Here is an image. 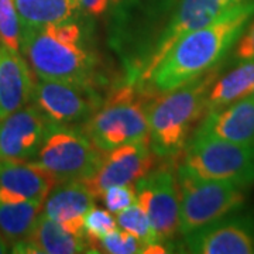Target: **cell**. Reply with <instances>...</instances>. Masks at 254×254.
I'll return each mask as SVG.
<instances>
[{
    "mask_svg": "<svg viewBox=\"0 0 254 254\" xmlns=\"http://www.w3.org/2000/svg\"><path fill=\"white\" fill-rule=\"evenodd\" d=\"M57 180L31 161L0 160V202H44Z\"/></svg>",
    "mask_w": 254,
    "mask_h": 254,
    "instance_id": "obj_14",
    "label": "cell"
},
{
    "mask_svg": "<svg viewBox=\"0 0 254 254\" xmlns=\"http://www.w3.org/2000/svg\"><path fill=\"white\" fill-rule=\"evenodd\" d=\"M192 136H209L230 143L254 145V95L223 109L206 113Z\"/></svg>",
    "mask_w": 254,
    "mask_h": 254,
    "instance_id": "obj_15",
    "label": "cell"
},
{
    "mask_svg": "<svg viewBox=\"0 0 254 254\" xmlns=\"http://www.w3.org/2000/svg\"><path fill=\"white\" fill-rule=\"evenodd\" d=\"M181 154L180 165L195 177L232 182L243 188L254 184V145L192 136Z\"/></svg>",
    "mask_w": 254,
    "mask_h": 254,
    "instance_id": "obj_6",
    "label": "cell"
},
{
    "mask_svg": "<svg viewBox=\"0 0 254 254\" xmlns=\"http://www.w3.org/2000/svg\"><path fill=\"white\" fill-rule=\"evenodd\" d=\"M180 187V233L187 236L200 227L237 212L246 202V188L236 184L203 180L177 167Z\"/></svg>",
    "mask_w": 254,
    "mask_h": 254,
    "instance_id": "obj_5",
    "label": "cell"
},
{
    "mask_svg": "<svg viewBox=\"0 0 254 254\" xmlns=\"http://www.w3.org/2000/svg\"><path fill=\"white\" fill-rule=\"evenodd\" d=\"M120 1H122V0H112V3H115V4H118Z\"/></svg>",
    "mask_w": 254,
    "mask_h": 254,
    "instance_id": "obj_31",
    "label": "cell"
},
{
    "mask_svg": "<svg viewBox=\"0 0 254 254\" xmlns=\"http://www.w3.org/2000/svg\"><path fill=\"white\" fill-rule=\"evenodd\" d=\"M219 72L220 66H215L174 91L151 98L147 110L148 144L157 158L171 160L181 155L206 115V96Z\"/></svg>",
    "mask_w": 254,
    "mask_h": 254,
    "instance_id": "obj_3",
    "label": "cell"
},
{
    "mask_svg": "<svg viewBox=\"0 0 254 254\" xmlns=\"http://www.w3.org/2000/svg\"><path fill=\"white\" fill-rule=\"evenodd\" d=\"M154 158L148 137L127 143L103 153L96 171L79 181L88 187L95 198H100L110 187L134 185L136 181L154 168Z\"/></svg>",
    "mask_w": 254,
    "mask_h": 254,
    "instance_id": "obj_10",
    "label": "cell"
},
{
    "mask_svg": "<svg viewBox=\"0 0 254 254\" xmlns=\"http://www.w3.org/2000/svg\"><path fill=\"white\" fill-rule=\"evenodd\" d=\"M185 237L195 254H254V215L230 213Z\"/></svg>",
    "mask_w": 254,
    "mask_h": 254,
    "instance_id": "obj_12",
    "label": "cell"
},
{
    "mask_svg": "<svg viewBox=\"0 0 254 254\" xmlns=\"http://www.w3.org/2000/svg\"><path fill=\"white\" fill-rule=\"evenodd\" d=\"M13 253L78 254L89 252V245L83 236H76L65 230L60 223L40 212L30 236L14 242Z\"/></svg>",
    "mask_w": 254,
    "mask_h": 254,
    "instance_id": "obj_18",
    "label": "cell"
},
{
    "mask_svg": "<svg viewBox=\"0 0 254 254\" xmlns=\"http://www.w3.org/2000/svg\"><path fill=\"white\" fill-rule=\"evenodd\" d=\"M81 17L21 30V50L36 78L99 88V57Z\"/></svg>",
    "mask_w": 254,
    "mask_h": 254,
    "instance_id": "obj_2",
    "label": "cell"
},
{
    "mask_svg": "<svg viewBox=\"0 0 254 254\" xmlns=\"http://www.w3.org/2000/svg\"><path fill=\"white\" fill-rule=\"evenodd\" d=\"M144 245L123 229H116L106 237H103L98 245L103 253L109 254H136L143 253Z\"/></svg>",
    "mask_w": 254,
    "mask_h": 254,
    "instance_id": "obj_25",
    "label": "cell"
},
{
    "mask_svg": "<svg viewBox=\"0 0 254 254\" xmlns=\"http://www.w3.org/2000/svg\"><path fill=\"white\" fill-rule=\"evenodd\" d=\"M118 227V222L109 210H103L95 206L85 215L83 219V235L91 249H98L100 240Z\"/></svg>",
    "mask_w": 254,
    "mask_h": 254,
    "instance_id": "obj_24",
    "label": "cell"
},
{
    "mask_svg": "<svg viewBox=\"0 0 254 254\" xmlns=\"http://www.w3.org/2000/svg\"><path fill=\"white\" fill-rule=\"evenodd\" d=\"M10 252V246L7 243V240L4 239V236L1 235V232H0V254H4V253H9Z\"/></svg>",
    "mask_w": 254,
    "mask_h": 254,
    "instance_id": "obj_29",
    "label": "cell"
},
{
    "mask_svg": "<svg viewBox=\"0 0 254 254\" xmlns=\"http://www.w3.org/2000/svg\"><path fill=\"white\" fill-rule=\"evenodd\" d=\"M34 73L21 53L0 44V119L30 103Z\"/></svg>",
    "mask_w": 254,
    "mask_h": 254,
    "instance_id": "obj_17",
    "label": "cell"
},
{
    "mask_svg": "<svg viewBox=\"0 0 254 254\" xmlns=\"http://www.w3.org/2000/svg\"><path fill=\"white\" fill-rule=\"evenodd\" d=\"M237 6L240 4L232 3L229 0H175L173 14L167 28L160 37L148 65L136 85H143L148 79L155 66L181 37L216 21L236 9Z\"/></svg>",
    "mask_w": 254,
    "mask_h": 254,
    "instance_id": "obj_11",
    "label": "cell"
},
{
    "mask_svg": "<svg viewBox=\"0 0 254 254\" xmlns=\"http://www.w3.org/2000/svg\"><path fill=\"white\" fill-rule=\"evenodd\" d=\"M136 202L144 209L158 243L170 242L180 232V187L177 168L161 164L134 184Z\"/></svg>",
    "mask_w": 254,
    "mask_h": 254,
    "instance_id": "obj_9",
    "label": "cell"
},
{
    "mask_svg": "<svg viewBox=\"0 0 254 254\" xmlns=\"http://www.w3.org/2000/svg\"><path fill=\"white\" fill-rule=\"evenodd\" d=\"M233 58L236 63L254 61V21L249 23L243 34L239 37L233 50Z\"/></svg>",
    "mask_w": 254,
    "mask_h": 254,
    "instance_id": "obj_27",
    "label": "cell"
},
{
    "mask_svg": "<svg viewBox=\"0 0 254 254\" xmlns=\"http://www.w3.org/2000/svg\"><path fill=\"white\" fill-rule=\"evenodd\" d=\"M102 157L103 153L95 147L82 127L50 125L31 163L51 174L58 184L91 177Z\"/></svg>",
    "mask_w": 254,
    "mask_h": 254,
    "instance_id": "obj_7",
    "label": "cell"
},
{
    "mask_svg": "<svg viewBox=\"0 0 254 254\" xmlns=\"http://www.w3.org/2000/svg\"><path fill=\"white\" fill-rule=\"evenodd\" d=\"M116 215H118L116 216L118 226L128 233H131L143 245L147 246L158 243L155 239L154 229H153L150 219L144 212V209L141 208L137 202L131 203L130 206H127L123 210H120Z\"/></svg>",
    "mask_w": 254,
    "mask_h": 254,
    "instance_id": "obj_22",
    "label": "cell"
},
{
    "mask_svg": "<svg viewBox=\"0 0 254 254\" xmlns=\"http://www.w3.org/2000/svg\"><path fill=\"white\" fill-rule=\"evenodd\" d=\"M253 16L254 1H250L208 26L185 34L165 54L148 79L137 86L155 96L174 91L219 66Z\"/></svg>",
    "mask_w": 254,
    "mask_h": 254,
    "instance_id": "obj_1",
    "label": "cell"
},
{
    "mask_svg": "<svg viewBox=\"0 0 254 254\" xmlns=\"http://www.w3.org/2000/svg\"><path fill=\"white\" fill-rule=\"evenodd\" d=\"M95 206V196L79 180L55 184L43 203V213L76 236H83L85 215Z\"/></svg>",
    "mask_w": 254,
    "mask_h": 254,
    "instance_id": "obj_16",
    "label": "cell"
},
{
    "mask_svg": "<svg viewBox=\"0 0 254 254\" xmlns=\"http://www.w3.org/2000/svg\"><path fill=\"white\" fill-rule=\"evenodd\" d=\"M105 206L110 213H119L131 203L136 202V190L134 185H116L110 187L102 193Z\"/></svg>",
    "mask_w": 254,
    "mask_h": 254,
    "instance_id": "obj_26",
    "label": "cell"
},
{
    "mask_svg": "<svg viewBox=\"0 0 254 254\" xmlns=\"http://www.w3.org/2000/svg\"><path fill=\"white\" fill-rule=\"evenodd\" d=\"M21 30L41 28L81 17L78 0H14Z\"/></svg>",
    "mask_w": 254,
    "mask_h": 254,
    "instance_id": "obj_20",
    "label": "cell"
},
{
    "mask_svg": "<svg viewBox=\"0 0 254 254\" xmlns=\"http://www.w3.org/2000/svg\"><path fill=\"white\" fill-rule=\"evenodd\" d=\"M0 44L16 53L21 50V24L14 0H0Z\"/></svg>",
    "mask_w": 254,
    "mask_h": 254,
    "instance_id": "obj_23",
    "label": "cell"
},
{
    "mask_svg": "<svg viewBox=\"0 0 254 254\" xmlns=\"http://www.w3.org/2000/svg\"><path fill=\"white\" fill-rule=\"evenodd\" d=\"M103 100L98 86L34 76L30 105L50 125L82 127Z\"/></svg>",
    "mask_w": 254,
    "mask_h": 254,
    "instance_id": "obj_8",
    "label": "cell"
},
{
    "mask_svg": "<svg viewBox=\"0 0 254 254\" xmlns=\"http://www.w3.org/2000/svg\"><path fill=\"white\" fill-rule=\"evenodd\" d=\"M44 202H0V232L10 242L30 236Z\"/></svg>",
    "mask_w": 254,
    "mask_h": 254,
    "instance_id": "obj_21",
    "label": "cell"
},
{
    "mask_svg": "<svg viewBox=\"0 0 254 254\" xmlns=\"http://www.w3.org/2000/svg\"><path fill=\"white\" fill-rule=\"evenodd\" d=\"M253 95H254V91H253Z\"/></svg>",
    "mask_w": 254,
    "mask_h": 254,
    "instance_id": "obj_32",
    "label": "cell"
},
{
    "mask_svg": "<svg viewBox=\"0 0 254 254\" xmlns=\"http://www.w3.org/2000/svg\"><path fill=\"white\" fill-rule=\"evenodd\" d=\"M153 95L141 91L136 83L125 82L110 92L108 99L82 126L102 153L148 137L147 110Z\"/></svg>",
    "mask_w": 254,
    "mask_h": 254,
    "instance_id": "obj_4",
    "label": "cell"
},
{
    "mask_svg": "<svg viewBox=\"0 0 254 254\" xmlns=\"http://www.w3.org/2000/svg\"><path fill=\"white\" fill-rule=\"evenodd\" d=\"M50 123L33 105L0 119V160L31 161L43 144Z\"/></svg>",
    "mask_w": 254,
    "mask_h": 254,
    "instance_id": "obj_13",
    "label": "cell"
},
{
    "mask_svg": "<svg viewBox=\"0 0 254 254\" xmlns=\"http://www.w3.org/2000/svg\"><path fill=\"white\" fill-rule=\"evenodd\" d=\"M110 1L112 0H78V4L86 16L99 17L108 11Z\"/></svg>",
    "mask_w": 254,
    "mask_h": 254,
    "instance_id": "obj_28",
    "label": "cell"
},
{
    "mask_svg": "<svg viewBox=\"0 0 254 254\" xmlns=\"http://www.w3.org/2000/svg\"><path fill=\"white\" fill-rule=\"evenodd\" d=\"M254 91V61H240L212 83L206 96V113L223 109Z\"/></svg>",
    "mask_w": 254,
    "mask_h": 254,
    "instance_id": "obj_19",
    "label": "cell"
},
{
    "mask_svg": "<svg viewBox=\"0 0 254 254\" xmlns=\"http://www.w3.org/2000/svg\"><path fill=\"white\" fill-rule=\"evenodd\" d=\"M232 3H236V4H245V3H250V1H254V0H229Z\"/></svg>",
    "mask_w": 254,
    "mask_h": 254,
    "instance_id": "obj_30",
    "label": "cell"
}]
</instances>
